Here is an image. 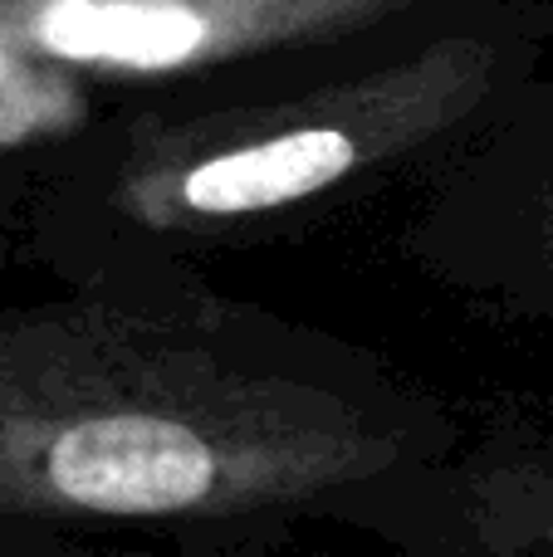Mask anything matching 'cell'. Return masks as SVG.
Masks as SVG:
<instances>
[{
	"mask_svg": "<svg viewBox=\"0 0 553 557\" xmlns=\"http://www.w3.org/2000/svg\"><path fill=\"white\" fill-rule=\"evenodd\" d=\"M505 59L495 39H437L343 84L147 127L127 147L113 206L147 231L182 235L319 201L460 123Z\"/></svg>",
	"mask_w": 553,
	"mask_h": 557,
	"instance_id": "obj_1",
	"label": "cell"
},
{
	"mask_svg": "<svg viewBox=\"0 0 553 557\" xmlns=\"http://www.w3.org/2000/svg\"><path fill=\"white\" fill-rule=\"evenodd\" d=\"M402 0H29L25 45L103 74H186L265 49L339 39Z\"/></svg>",
	"mask_w": 553,
	"mask_h": 557,
	"instance_id": "obj_2",
	"label": "cell"
}]
</instances>
